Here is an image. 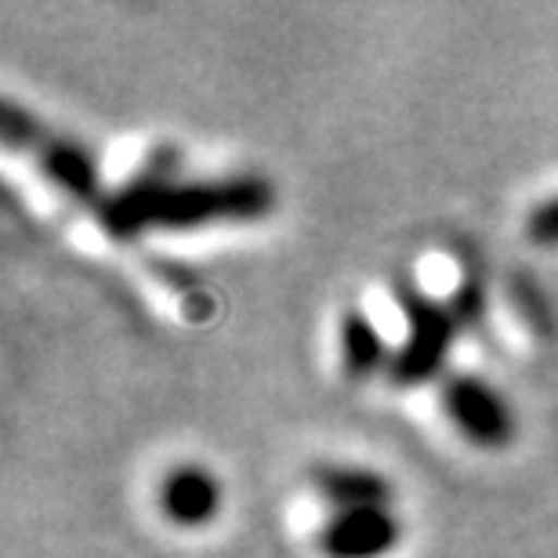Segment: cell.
<instances>
[{
  "label": "cell",
  "mask_w": 558,
  "mask_h": 558,
  "mask_svg": "<svg viewBox=\"0 0 558 558\" xmlns=\"http://www.w3.org/2000/svg\"><path fill=\"white\" fill-rule=\"evenodd\" d=\"M272 185L265 178H167L145 171L102 204V221L117 236L149 229H199L218 221H258L272 210Z\"/></svg>",
  "instance_id": "6da1fadb"
},
{
  "label": "cell",
  "mask_w": 558,
  "mask_h": 558,
  "mask_svg": "<svg viewBox=\"0 0 558 558\" xmlns=\"http://www.w3.org/2000/svg\"><path fill=\"white\" fill-rule=\"evenodd\" d=\"M396 298H399V312H403V341L392 349L388 374H392L396 385L407 388L428 385L442 374L446 360H450L461 323H457L446 301L424 294L414 283L399 287Z\"/></svg>",
  "instance_id": "7a4b0ae2"
},
{
  "label": "cell",
  "mask_w": 558,
  "mask_h": 558,
  "mask_svg": "<svg viewBox=\"0 0 558 558\" xmlns=\"http://www.w3.org/2000/svg\"><path fill=\"white\" fill-rule=\"evenodd\" d=\"M442 414L478 450H500L515 439V414H511L508 399L494 385L483 381L478 374L453 371L439 385Z\"/></svg>",
  "instance_id": "3957f363"
},
{
  "label": "cell",
  "mask_w": 558,
  "mask_h": 558,
  "mask_svg": "<svg viewBox=\"0 0 558 558\" xmlns=\"http://www.w3.org/2000/svg\"><path fill=\"white\" fill-rule=\"evenodd\" d=\"M403 537L396 511L377 508H341L330 511L316 533V548L323 558H385Z\"/></svg>",
  "instance_id": "277c9868"
},
{
  "label": "cell",
  "mask_w": 558,
  "mask_h": 558,
  "mask_svg": "<svg viewBox=\"0 0 558 558\" xmlns=\"http://www.w3.org/2000/svg\"><path fill=\"white\" fill-rule=\"evenodd\" d=\"M156 505H160L163 519L171 522V526L199 530L218 515L221 483L215 478V472H207V468H199V464H178L160 478Z\"/></svg>",
  "instance_id": "5b68a950"
},
{
  "label": "cell",
  "mask_w": 558,
  "mask_h": 558,
  "mask_svg": "<svg viewBox=\"0 0 558 558\" xmlns=\"http://www.w3.org/2000/svg\"><path fill=\"white\" fill-rule=\"evenodd\" d=\"M312 489L327 500L330 511L341 508H392V483L374 472V468L360 464H316L312 468Z\"/></svg>",
  "instance_id": "8992f818"
},
{
  "label": "cell",
  "mask_w": 558,
  "mask_h": 558,
  "mask_svg": "<svg viewBox=\"0 0 558 558\" xmlns=\"http://www.w3.org/2000/svg\"><path fill=\"white\" fill-rule=\"evenodd\" d=\"M338 355H341V371L352 381H366L377 371L392 366V349H388L381 327L366 316L363 308H344L338 319Z\"/></svg>",
  "instance_id": "52a82bcc"
},
{
  "label": "cell",
  "mask_w": 558,
  "mask_h": 558,
  "mask_svg": "<svg viewBox=\"0 0 558 558\" xmlns=\"http://www.w3.org/2000/svg\"><path fill=\"white\" fill-rule=\"evenodd\" d=\"M37 160H40V171L48 174L65 196L87 199V204L98 199V163H95V156L81 149L76 142L70 138L40 142Z\"/></svg>",
  "instance_id": "ba28073f"
},
{
  "label": "cell",
  "mask_w": 558,
  "mask_h": 558,
  "mask_svg": "<svg viewBox=\"0 0 558 558\" xmlns=\"http://www.w3.org/2000/svg\"><path fill=\"white\" fill-rule=\"evenodd\" d=\"M526 236L537 247H558V193L541 199L526 215Z\"/></svg>",
  "instance_id": "9c48e42d"
},
{
  "label": "cell",
  "mask_w": 558,
  "mask_h": 558,
  "mask_svg": "<svg viewBox=\"0 0 558 558\" xmlns=\"http://www.w3.org/2000/svg\"><path fill=\"white\" fill-rule=\"evenodd\" d=\"M446 305H450V312L457 316V323H461V327L475 323L478 312H483V294H478L475 279H461V283H457L453 301H446Z\"/></svg>",
  "instance_id": "30bf717a"
}]
</instances>
